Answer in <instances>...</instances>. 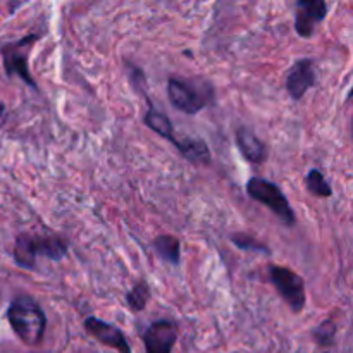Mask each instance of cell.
I'll return each mask as SVG.
<instances>
[{
	"label": "cell",
	"mask_w": 353,
	"mask_h": 353,
	"mask_svg": "<svg viewBox=\"0 0 353 353\" xmlns=\"http://www.w3.org/2000/svg\"><path fill=\"white\" fill-rule=\"evenodd\" d=\"M7 321L16 336L28 347L41 343L47 330V316L34 299L19 295L10 302L7 309Z\"/></svg>",
	"instance_id": "obj_1"
},
{
	"label": "cell",
	"mask_w": 353,
	"mask_h": 353,
	"mask_svg": "<svg viewBox=\"0 0 353 353\" xmlns=\"http://www.w3.org/2000/svg\"><path fill=\"white\" fill-rule=\"evenodd\" d=\"M14 262L19 268L33 271L38 257H45L48 261L59 262L68 255V241L61 236H41V234L21 233L16 238L14 245Z\"/></svg>",
	"instance_id": "obj_2"
},
{
	"label": "cell",
	"mask_w": 353,
	"mask_h": 353,
	"mask_svg": "<svg viewBox=\"0 0 353 353\" xmlns=\"http://www.w3.org/2000/svg\"><path fill=\"white\" fill-rule=\"evenodd\" d=\"M169 102L181 112L195 116L203 107L214 102V88L207 81H186L179 78H169Z\"/></svg>",
	"instance_id": "obj_3"
},
{
	"label": "cell",
	"mask_w": 353,
	"mask_h": 353,
	"mask_svg": "<svg viewBox=\"0 0 353 353\" xmlns=\"http://www.w3.org/2000/svg\"><path fill=\"white\" fill-rule=\"evenodd\" d=\"M247 193L252 200L264 203L268 209H271L285 226H295V212L290 207V202L285 196V193L281 192V188L276 183L268 181L264 178H250L247 183Z\"/></svg>",
	"instance_id": "obj_4"
},
{
	"label": "cell",
	"mask_w": 353,
	"mask_h": 353,
	"mask_svg": "<svg viewBox=\"0 0 353 353\" xmlns=\"http://www.w3.org/2000/svg\"><path fill=\"white\" fill-rule=\"evenodd\" d=\"M41 38V34L31 33L26 37L19 38L16 41H9L0 48L3 59V68H6V74L9 78L17 76L23 79L28 86L37 90V83H34L33 76L30 72V65H28V57H30V50L34 43Z\"/></svg>",
	"instance_id": "obj_5"
},
{
	"label": "cell",
	"mask_w": 353,
	"mask_h": 353,
	"mask_svg": "<svg viewBox=\"0 0 353 353\" xmlns=\"http://www.w3.org/2000/svg\"><path fill=\"white\" fill-rule=\"evenodd\" d=\"M269 279L278 290L279 296L292 309V312H302L303 307H305V285H303L302 276H299L288 268L269 265Z\"/></svg>",
	"instance_id": "obj_6"
},
{
	"label": "cell",
	"mask_w": 353,
	"mask_h": 353,
	"mask_svg": "<svg viewBox=\"0 0 353 353\" xmlns=\"http://www.w3.org/2000/svg\"><path fill=\"white\" fill-rule=\"evenodd\" d=\"M176 340H178V326L172 321H155L143 333L145 352L171 353Z\"/></svg>",
	"instance_id": "obj_7"
},
{
	"label": "cell",
	"mask_w": 353,
	"mask_h": 353,
	"mask_svg": "<svg viewBox=\"0 0 353 353\" xmlns=\"http://www.w3.org/2000/svg\"><path fill=\"white\" fill-rule=\"evenodd\" d=\"M327 3L323 0H299L295 14V31L299 37L310 38L316 26L326 19Z\"/></svg>",
	"instance_id": "obj_8"
},
{
	"label": "cell",
	"mask_w": 353,
	"mask_h": 353,
	"mask_svg": "<svg viewBox=\"0 0 353 353\" xmlns=\"http://www.w3.org/2000/svg\"><path fill=\"white\" fill-rule=\"evenodd\" d=\"M85 330L86 333L92 334L97 341H100L105 347L114 348L119 353H131V347L128 343L126 336L123 331L114 324L105 323V321L99 319V317H86L85 319Z\"/></svg>",
	"instance_id": "obj_9"
},
{
	"label": "cell",
	"mask_w": 353,
	"mask_h": 353,
	"mask_svg": "<svg viewBox=\"0 0 353 353\" xmlns=\"http://www.w3.org/2000/svg\"><path fill=\"white\" fill-rule=\"evenodd\" d=\"M316 85V69H314V61L312 59H299L295 64L292 65V69L288 71L285 79V86L288 90L290 97L293 100H300L307 93V90H310Z\"/></svg>",
	"instance_id": "obj_10"
},
{
	"label": "cell",
	"mask_w": 353,
	"mask_h": 353,
	"mask_svg": "<svg viewBox=\"0 0 353 353\" xmlns=\"http://www.w3.org/2000/svg\"><path fill=\"white\" fill-rule=\"evenodd\" d=\"M236 145L240 148L241 155L247 159L250 164H264L268 161V147L264 141L247 126H240L236 130Z\"/></svg>",
	"instance_id": "obj_11"
},
{
	"label": "cell",
	"mask_w": 353,
	"mask_h": 353,
	"mask_svg": "<svg viewBox=\"0 0 353 353\" xmlns=\"http://www.w3.org/2000/svg\"><path fill=\"white\" fill-rule=\"evenodd\" d=\"M143 123H145V126L150 128V130L154 131V133H157L159 137L165 138V140L171 141L176 148H179L181 140L176 137L174 130H172L171 119H169L164 112H159L154 105H150L148 107L147 114L143 116Z\"/></svg>",
	"instance_id": "obj_12"
},
{
	"label": "cell",
	"mask_w": 353,
	"mask_h": 353,
	"mask_svg": "<svg viewBox=\"0 0 353 353\" xmlns=\"http://www.w3.org/2000/svg\"><path fill=\"white\" fill-rule=\"evenodd\" d=\"M154 250L159 257L171 265H178L181 259V243L172 234H159L154 240Z\"/></svg>",
	"instance_id": "obj_13"
},
{
	"label": "cell",
	"mask_w": 353,
	"mask_h": 353,
	"mask_svg": "<svg viewBox=\"0 0 353 353\" xmlns=\"http://www.w3.org/2000/svg\"><path fill=\"white\" fill-rule=\"evenodd\" d=\"M305 186L309 190V193H312L314 196H321V199H330L333 195V188H331L330 183L326 181L323 172L319 169H310L305 176Z\"/></svg>",
	"instance_id": "obj_14"
},
{
	"label": "cell",
	"mask_w": 353,
	"mask_h": 353,
	"mask_svg": "<svg viewBox=\"0 0 353 353\" xmlns=\"http://www.w3.org/2000/svg\"><path fill=\"white\" fill-rule=\"evenodd\" d=\"M150 300V286L147 281H140L128 292L126 302L133 312H141Z\"/></svg>",
	"instance_id": "obj_15"
},
{
	"label": "cell",
	"mask_w": 353,
	"mask_h": 353,
	"mask_svg": "<svg viewBox=\"0 0 353 353\" xmlns=\"http://www.w3.org/2000/svg\"><path fill=\"white\" fill-rule=\"evenodd\" d=\"M231 241H233V245H236L240 250H245V252H255V254H264V255H271V248L268 247V245L261 243V241L257 240V238L250 236V234L247 233H236L231 236Z\"/></svg>",
	"instance_id": "obj_16"
},
{
	"label": "cell",
	"mask_w": 353,
	"mask_h": 353,
	"mask_svg": "<svg viewBox=\"0 0 353 353\" xmlns=\"http://www.w3.org/2000/svg\"><path fill=\"white\" fill-rule=\"evenodd\" d=\"M314 340L317 341V345L321 347H330L334 343V336H336V324L333 321H324L321 326H317L312 331Z\"/></svg>",
	"instance_id": "obj_17"
},
{
	"label": "cell",
	"mask_w": 353,
	"mask_h": 353,
	"mask_svg": "<svg viewBox=\"0 0 353 353\" xmlns=\"http://www.w3.org/2000/svg\"><path fill=\"white\" fill-rule=\"evenodd\" d=\"M3 112H6V105H3V103L0 102V117L3 116Z\"/></svg>",
	"instance_id": "obj_18"
},
{
	"label": "cell",
	"mask_w": 353,
	"mask_h": 353,
	"mask_svg": "<svg viewBox=\"0 0 353 353\" xmlns=\"http://www.w3.org/2000/svg\"><path fill=\"white\" fill-rule=\"evenodd\" d=\"M324 353H327V352H324Z\"/></svg>",
	"instance_id": "obj_19"
}]
</instances>
